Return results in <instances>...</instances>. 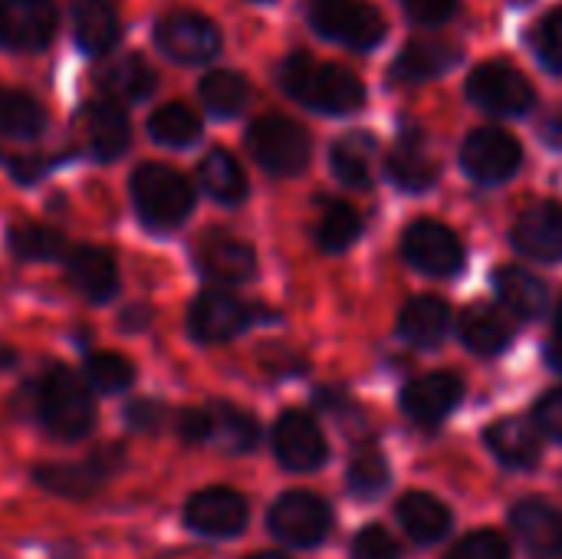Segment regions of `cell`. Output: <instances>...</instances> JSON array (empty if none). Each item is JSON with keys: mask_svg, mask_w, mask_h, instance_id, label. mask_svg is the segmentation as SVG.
I'll return each mask as SVG.
<instances>
[{"mask_svg": "<svg viewBox=\"0 0 562 559\" xmlns=\"http://www.w3.org/2000/svg\"><path fill=\"white\" fill-rule=\"evenodd\" d=\"M16 415L33 422L49 441L56 445H79L92 438L99 425V402L95 392L86 385L82 372L49 359L43 362L16 392H13Z\"/></svg>", "mask_w": 562, "mask_h": 559, "instance_id": "cell-1", "label": "cell"}, {"mask_svg": "<svg viewBox=\"0 0 562 559\" xmlns=\"http://www.w3.org/2000/svg\"><path fill=\"white\" fill-rule=\"evenodd\" d=\"M128 198L138 224L151 234L178 231L194 211V185L171 165L142 161L128 178Z\"/></svg>", "mask_w": 562, "mask_h": 559, "instance_id": "cell-2", "label": "cell"}, {"mask_svg": "<svg viewBox=\"0 0 562 559\" xmlns=\"http://www.w3.org/2000/svg\"><path fill=\"white\" fill-rule=\"evenodd\" d=\"M128 468V451L112 441L105 448H92L76 461H36L30 468L33 488L43 494L66 501V504H89L95 501L122 471Z\"/></svg>", "mask_w": 562, "mask_h": 559, "instance_id": "cell-3", "label": "cell"}, {"mask_svg": "<svg viewBox=\"0 0 562 559\" xmlns=\"http://www.w3.org/2000/svg\"><path fill=\"white\" fill-rule=\"evenodd\" d=\"M280 86L303 105L316 112H352L366 99V86L352 69L333 66V63H316L310 56H290L280 66Z\"/></svg>", "mask_w": 562, "mask_h": 559, "instance_id": "cell-4", "label": "cell"}, {"mask_svg": "<svg viewBox=\"0 0 562 559\" xmlns=\"http://www.w3.org/2000/svg\"><path fill=\"white\" fill-rule=\"evenodd\" d=\"M254 323L257 310L224 287H204L184 313V333L198 346H224L244 336Z\"/></svg>", "mask_w": 562, "mask_h": 559, "instance_id": "cell-5", "label": "cell"}, {"mask_svg": "<svg viewBox=\"0 0 562 559\" xmlns=\"http://www.w3.org/2000/svg\"><path fill=\"white\" fill-rule=\"evenodd\" d=\"M247 148L254 161L273 178H293L310 161V135L303 125L283 115H263L247 132Z\"/></svg>", "mask_w": 562, "mask_h": 559, "instance_id": "cell-6", "label": "cell"}, {"mask_svg": "<svg viewBox=\"0 0 562 559\" xmlns=\"http://www.w3.org/2000/svg\"><path fill=\"white\" fill-rule=\"evenodd\" d=\"M184 530L207 537V540H234L250 524V504L240 491L214 484L194 491L181 507Z\"/></svg>", "mask_w": 562, "mask_h": 559, "instance_id": "cell-7", "label": "cell"}, {"mask_svg": "<svg viewBox=\"0 0 562 559\" xmlns=\"http://www.w3.org/2000/svg\"><path fill=\"white\" fill-rule=\"evenodd\" d=\"M267 527L277 540H283L296 550H310L329 537L333 511L323 497H316L310 491H286L270 504Z\"/></svg>", "mask_w": 562, "mask_h": 559, "instance_id": "cell-8", "label": "cell"}, {"mask_svg": "<svg viewBox=\"0 0 562 559\" xmlns=\"http://www.w3.org/2000/svg\"><path fill=\"white\" fill-rule=\"evenodd\" d=\"M63 277L89 306H109L122 293L119 260L102 244H72L63 257Z\"/></svg>", "mask_w": 562, "mask_h": 559, "instance_id": "cell-9", "label": "cell"}, {"mask_svg": "<svg viewBox=\"0 0 562 559\" xmlns=\"http://www.w3.org/2000/svg\"><path fill=\"white\" fill-rule=\"evenodd\" d=\"M310 20L323 36L339 40L356 49L375 46L389 30L379 7H372L366 0H313Z\"/></svg>", "mask_w": 562, "mask_h": 559, "instance_id": "cell-10", "label": "cell"}, {"mask_svg": "<svg viewBox=\"0 0 562 559\" xmlns=\"http://www.w3.org/2000/svg\"><path fill=\"white\" fill-rule=\"evenodd\" d=\"M468 96L474 105H481L484 112H494V115H524L537 102L530 79L517 66L501 63V59L481 63L468 76Z\"/></svg>", "mask_w": 562, "mask_h": 559, "instance_id": "cell-11", "label": "cell"}, {"mask_svg": "<svg viewBox=\"0 0 562 559\" xmlns=\"http://www.w3.org/2000/svg\"><path fill=\"white\" fill-rule=\"evenodd\" d=\"M191 264L217 287L247 283L257 277V250L227 231H204L191 247Z\"/></svg>", "mask_w": 562, "mask_h": 559, "instance_id": "cell-12", "label": "cell"}, {"mask_svg": "<svg viewBox=\"0 0 562 559\" xmlns=\"http://www.w3.org/2000/svg\"><path fill=\"white\" fill-rule=\"evenodd\" d=\"M158 46L178 63H207L221 53V30L214 20L194 10H175L155 26Z\"/></svg>", "mask_w": 562, "mask_h": 559, "instance_id": "cell-13", "label": "cell"}, {"mask_svg": "<svg viewBox=\"0 0 562 559\" xmlns=\"http://www.w3.org/2000/svg\"><path fill=\"white\" fill-rule=\"evenodd\" d=\"M273 455L286 471L310 474L319 471L329 458L319 425L306 412H283L273 425Z\"/></svg>", "mask_w": 562, "mask_h": 559, "instance_id": "cell-14", "label": "cell"}, {"mask_svg": "<svg viewBox=\"0 0 562 559\" xmlns=\"http://www.w3.org/2000/svg\"><path fill=\"white\" fill-rule=\"evenodd\" d=\"M405 260L431 277H451L464 264V247L458 234L438 221H415L402 237Z\"/></svg>", "mask_w": 562, "mask_h": 559, "instance_id": "cell-15", "label": "cell"}, {"mask_svg": "<svg viewBox=\"0 0 562 559\" xmlns=\"http://www.w3.org/2000/svg\"><path fill=\"white\" fill-rule=\"evenodd\" d=\"M520 158H524L520 142L504 128H477L468 135V142L461 148L464 171L484 185L507 181L520 168Z\"/></svg>", "mask_w": 562, "mask_h": 559, "instance_id": "cell-16", "label": "cell"}, {"mask_svg": "<svg viewBox=\"0 0 562 559\" xmlns=\"http://www.w3.org/2000/svg\"><path fill=\"white\" fill-rule=\"evenodd\" d=\"M56 33L53 0H0V43L7 49L36 53Z\"/></svg>", "mask_w": 562, "mask_h": 559, "instance_id": "cell-17", "label": "cell"}, {"mask_svg": "<svg viewBox=\"0 0 562 559\" xmlns=\"http://www.w3.org/2000/svg\"><path fill=\"white\" fill-rule=\"evenodd\" d=\"M86 122V142H89V155L102 165L119 161L128 152L132 142V122L128 112L115 102V99H95L86 105L82 112Z\"/></svg>", "mask_w": 562, "mask_h": 559, "instance_id": "cell-18", "label": "cell"}, {"mask_svg": "<svg viewBox=\"0 0 562 559\" xmlns=\"http://www.w3.org/2000/svg\"><path fill=\"white\" fill-rule=\"evenodd\" d=\"M464 399V382L451 372H431L415 379L402 392V412L418 425H435L451 415Z\"/></svg>", "mask_w": 562, "mask_h": 559, "instance_id": "cell-19", "label": "cell"}, {"mask_svg": "<svg viewBox=\"0 0 562 559\" xmlns=\"http://www.w3.org/2000/svg\"><path fill=\"white\" fill-rule=\"evenodd\" d=\"M514 244L540 264L562 260V204L540 201L527 208L514 224Z\"/></svg>", "mask_w": 562, "mask_h": 559, "instance_id": "cell-20", "label": "cell"}, {"mask_svg": "<svg viewBox=\"0 0 562 559\" xmlns=\"http://www.w3.org/2000/svg\"><path fill=\"white\" fill-rule=\"evenodd\" d=\"M3 244H7V254L23 267L63 264V257L72 247V241L59 227L43 224V221H10L3 231Z\"/></svg>", "mask_w": 562, "mask_h": 559, "instance_id": "cell-21", "label": "cell"}, {"mask_svg": "<svg viewBox=\"0 0 562 559\" xmlns=\"http://www.w3.org/2000/svg\"><path fill=\"white\" fill-rule=\"evenodd\" d=\"M510 524L524 547L537 559L562 557V514L547 501H524L514 507Z\"/></svg>", "mask_w": 562, "mask_h": 559, "instance_id": "cell-22", "label": "cell"}, {"mask_svg": "<svg viewBox=\"0 0 562 559\" xmlns=\"http://www.w3.org/2000/svg\"><path fill=\"white\" fill-rule=\"evenodd\" d=\"M86 385L102 395V399H112V395H125L135 389L138 382V366L135 359H128L125 353L119 349H86L82 356V366H79Z\"/></svg>", "mask_w": 562, "mask_h": 559, "instance_id": "cell-23", "label": "cell"}, {"mask_svg": "<svg viewBox=\"0 0 562 559\" xmlns=\"http://www.w3.org/2000/svg\"><path fill=\"white\" fill-rule=\"evenodd\" d=\"M198 178H201V188L211 201L224 204V208H237L244 204L247 198V175L240 168V161L224 152V148H211L201 165H198Z\"/></svg>", "mask_w": 562, "mask_h": 559, "instance_id": "cell-24", "label": "cell"}, {"mask_svg": "<svg viewBox=\"0 0 562 559\" xmlns=\"http://www.w3.org/2000/svg\"><path fill=\"white\" fill-rule=\"evenodd\" d=\"M389 175L398 188L405 191H425L435 185L438 178V161L431 158L425 138L418 132L402 135V142L395 145V152L389 155Z\"/></svg>", "mask_w": 562, "mask_h": 559, "instance_id": "cell-25", "label": "cell"}, {"mask_svg": "<svg viewBox=\"0 0 562 559\" xmlns=\"http://www.w3.org/2000/svg\"><path fill=\"white\" fill-rule=\"evenodd\" d=\"M211 415H214V438L211 445H217L224 455H250L260 441V425L257 418L234 405V402H224V399H214L207 402Z\"/></svg>", "mask_w": 562, "mask_h": 559, "instance_id": "cell-26", "label": "cell"}, {"mask_svg": "<svg viewBox=\"0 0 562 559\" xmlns=\"http://www.w3.org/2000/svg\"><path fill=\"white\" fill-rule=\"evenodd\" d=\"M72 33L86 53H105L119 40V13L112 0H72Z\"/></svg>", "mask_w": 562, "mask_h": 559, "instance_id": "cell-27", "label": "cell"}, {"mask_svg": "<svg viewBox=\"0 0 562 559\" xmlns=\"http://www.w3.org/2000/svg\"><path fill=\"white\" fill-rule=\"evenodd\" d=\"M461 339L481 356H497L510 346L514 323L497 306H471L461 316Z\"/></svg>", "mask_w": 562, "mask_h": 559, "instance_id": "cell-28", "label": "cell"}, {"mask_svg": "<svg viewBox=\"0 0 562 559\" xmlns=\"http://www.w3.org/2000/svg\"><path fill=\"white\" fill-rule=\"evenodd\" d=\"M451 326V310L445 300L438 297H415L405 310H402V320H398V329L402 336L412 343V346H438L445 339Z\"/></svg>", "mask_w": 562, "mask_h": 559, "instance_id": "cell-29", "label": "cell"}, {"mask_svg": "<svg viewBox=\"0 0 562 559\" xmlns=\"http://www.w3.org/2000/svg\"><path fill=\"white\" fill-rule=\"evenodd\" d=\"M398 521L405 527V534L418 544H435L448 534L451 527V514L448 507L422 491H412L398 501Z\"/></svg>", "mask_w": 562, "mask_h": 559, "instance_id": "cell-30", "label": "cell"}, {"mask_svg": "<svg viewBox=\"0 0 562 559\" xmlns=\"http://www.w3.org/2000/svg\"><path fill=\"white\" fill-rule=\"evenodd\" d=\"M458 59H461V49L445 40H412L395 59V72L408 82H422V79L448 72Z\"/></svg>", "mask_w": 562, "mask_h": 559, "instance_id": "cell-31", "label": "cell"}, {"mask_svg": "<svg viewBox=\"0 0 562 559\" xmlns=\"http://www.w3.org/2000/svg\"><path fill=\"white\" fill-rule=\"evenodd\" d=\"M487 445L510 468H533L540 461V435L533 425H527L520 418H504V422L491 425Z\"/></svg>", "mask_w": 562, "mask_h": 559, "instance_id": "cell-32", "label": "cell"}, {"mask_svg": "<svg viewBox=\"0 0 562 559\" xmlns=\"http://www.w3.org/2000/svg\"><path fill=\"white\" fill-rule=\"evenodd\" d=\"M43 128H46L43 105L30 92L0 86V138L30 142V138H40Z\"/></svg>", "mask_w": 562, "mask_h": 559, "instance_id": "cell-33", "label": "cell"}, {"mask_svg": "<svg viewBox=\"0 0 562 559\" xmlns=\"http://www.w3.org/2000/svg\"><path fill=\"white\" fill-rule=\"evenodd\" d=\"M148 135L165 148H188L201 138V119L184 102H165L148 115Z\"/></svg>", "mask_w": 562, "mask_h": 559, "instance_id": "cell-34", "label": "cell"}, {"mask_svg": "<svg viewBox=\"0 0 562 559\" xmlns=\"http://www.w3.org/2000/svg\"><path fill=\"white\" fill-rule=\"evenodd\" d=\"M333 171L342 185L352 188H366L372 181V161H375V138L366 132H352L342 135L333 145Z\"/></svg>", "mask_w": 562, "mask_h": 559, "instance_id": "cell-35", "label": "cell"}, {"mask_svg": "<svg viewBox=\"0 0 562 559\" xmlns=\"http://www.w3.org/2000/svg\"><path fill=\"white\" fill-rule=\"evenodd\" d=\"M313 234H316L319 250H326V254H342V250H349V247L359 241V234H362V217H359V211H356L352 204H346V201H329V204H323Z\"/></svg>", "mask_w": 562, "mask_h": 559, "instance_id": "cell-36", "label": "cell"}, {"mask_svg": "<svg viewBox=\"0 0 562 559\" xmlns=\"http://www.w3.org/2000/svg\"><path fill=\"white\" fill-rule=\"evenodd\" d=\"M497 293L501 300L520 313V316H540L543 306H547V283L540 277H533L530 270H520V267H501L497 277Z\"/></svg>", "mask_w": 562, "mask_h": 559, "instance_id": "cell-37", "label": "cell"}, {"mask_svg": "<svg viewBox=\"0 0 562 559\" xmlns=\"http://www.w3.org/2000/svg\"><path fill=\"white\" fill-rule=\"evenodd\" d=\"M198 92H201V102L207 105V112L217 115V119L237 115L247 105V99H250L247 79L240 72H234V69H214V72H207L201 79Z\"/></svg>", "mask_w": 562, "mask_h": 559, "instance_id": "cell-38", "label": "cell"}, {"mask_svg": "<svg viewBox=\"0 0 562 559\" xmlns=\"http://www.w3.org/2000/svg\"><path fill=\"white\" fill-rule=\"evenodd\" d=\"M158 76L155 69L142 59V56H122L109 72H105V89L109 96L122 99V102H142L155 92Z\"/></svg>", "mask_w": 562, "mask_h": 559, "instance_id": "cell-39", "label": "cell"}, {"mask_svg": "<svg viewBox=\"0 0 562 559\" xmlns=\"http://www.w3.org/2000/svg\"><path fill=\"white\" fill-rule=\"evenodd\" d=\"M119 415L128 435H161L171 425L175 409L158 395H135L122 405Z\"/></svg>", "mask_w": 562, "mask_h": 559, "instance_id": "cell-40", "label": "cell"}, {"mask_svg": "<svg viewBox=\"0 0 562 559\" xmlns=\"http://www.w3.org/2000/svg\"><path fill=\"white\" fill-rule=\"evenodd\" d=\"M389 484V461L379 448H362L349 461V491L356 497H375Z\"/></svg>", "mask_w": 562, "mask_h": 559, "instance_id": "cell-41", "label": "cell"}, {"mask_svg": "<svg viewBox=\"0 0 562 559\" xmlns=\"http://www.w3.org/2000/svg\"><path fill=\"white\" fill-rule=\"evenodd\" d=\"M171 428H175L178 441L188 445V448L211 445V438H214V415H211L207 405H184V409L175 412Z\"/></svg>", "mask_w": 562, "mask_h": 559, "instance_id": "cell-42", "label": "cell"}, {"mask_svg": "<svg viewBox=\"0 0 562 559\" xmlns=\"http://www.w3.org/2000/svg\"><path fill=\"white\" fill-rule=\"evenodd\" d=\"M448 559H510V547L497 530H477L458 540Z\"/></svg>", "mask_w": 562, "mask_h": 559, "instance_id": "cell-43", "label": "cell"}, {"mask_svg": "<svg viewBox=\"0 0 562 559\" xmlns=\"http://www.w3.org/2000/svg\"><path fill=\"white\" fill-rule=\"evenodd\" d=\"M352 557L356 559H398V544L395 537L379 527V524H369L366 530H359L356 544H352Z\"/></svg>", "mask_w": 562, "mask_h": 559, "instance_id": "cell-44", "label": "cell"}, {"mask_svg": "<svg viewBox=\"0 0 562 559\" xmlns=\"http://www.w3.org/2000/svg\"><path fill=\"white\" fill-rule=\"evenodd\" d=\"M537 53L540 59L553 69V72H562V7L553 10L540 30H537Z\"/></svg>", "mask_w": 562, "mask_h": 559, "instance_id": "cell-45", "label": "cell"}, {"mask_svg": "<svg viewBox=\"0 0 562 559\" xmlns=\"http://www.w3.org/2000/svg\"><path fill=\"white\" fill-rule=\"evenodd\" d=\"M151 320H155V313H151L148 303H128V306L119 310L115 326H119L122 336H142V333H148Z\"/></svg>", "mask_w": 562, "mask_h": 559, "instance_id": "cell-46", "label": "cell"}, {"mask_svg": "<svg viewBox=\"0 0 562 559\" xmlns=\"http://www.w3.org/2000/svg\"><path fill=\"white\" fill-rule=\"evenodd\" d=\"M537 425L562 441V389H553L540 399L537 405Z\"/></svg>", "mask_w": 562, "mask_h": 559, "instance_id": "cell-47", "label": "cell"}, {"mask_svg": "<svg viewBox=\"0 0 562 559\" xmlns=\"http://www.w3.org/2000/svg\"><path fill=\"white\" fill-rule=\"evenodd\" d=\"M458 0H402V7L418 20V23H445L454 13Z\"/></svg>", "mask_w": 562, "mask_h": 559, "instance_id": "cell-48", "label": "cell"}, {"mask_svg": "<svg viewBox=\"0 0 562 559\" xmlns=\"http://www.w3.org/2000/svg\"><path fill=\"white\" fill-rule=\"evenodd\" d=\"M3 165H7V171H10V178L16 185H36L49 171L46 158H20V155H10V158H3Z\"/></svg>", "mask_w": 562, "mask_h": 559, "instance_id": "cell-49", "label": "cell"}, {"mask_svg": "<svg viewBox=\"0 0 562 559\" xmlns=\"http://www.w3.org/2000/svg\"><path fill=\"white\" fill-rule=\"evenodd\" d=\"M20 366V353L7 343H0V372H13Z\"/></svg>", "mask_w": 562, "mask_h": 559, "instance_id": "cell-50", "label": "cell"}, {"mask_svg": "<svg viewBox=\"0 0 562 559\" xmlns=\"http://www.w3.org/2000/svg\"><path fill=\"white\" fill-rule=\"evenodd\" d=\"M547 142H553V145H562V112H557L550 122H547Z\"/></svg>", "mask_w": 562, "mask_h": 559, "instance_id": "cell-51", "label": "cell"}, {"mask_svg": "<svg viewBox=\"0 0 562 559\" xmlns=\"http://www.w3.org/2000/svg\"><path fill=\"white\" fill-rule=\"evenodd\" d=\"M547 359H550V366L562 372V336H557L553 343H550V349H547Z\"/></svg>", "mask_w": 562, "mask_h": 559, "instance_id": "cell-52", "label": "cell"}, {"mask_svg": "<svg viewBox=\"0 0 562 559\" xmlns=\"http://www.w3.org/2000/svg\"><path fill=\"white\" fill-rule=\"evenodd\" d=\"M247 559H290V557H283V554H277V550H260V554H250Z\"/></svg>", "mask_w": 562, "mask_h": 559, "instance_id": "cell-53", "label": "cell"}, {"mask_svg": "<svg viewBox=\"0 0 562 559\" xmlns=\"http://www.w3.org/2000/svg\"><path fill=\"white\" fill-rule=\"evenodd\" d=\"M557 329H560V336H562V300H560V310H557Z\"/></svg>", "mask_w": 562, "mask_h": 559, "instance_id": "cell-54", "label": "cell"}]
</instances>
